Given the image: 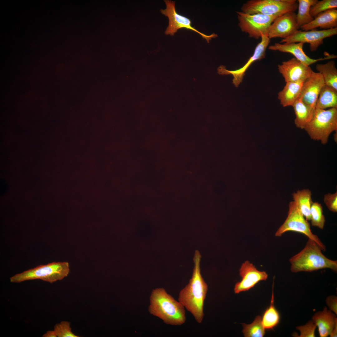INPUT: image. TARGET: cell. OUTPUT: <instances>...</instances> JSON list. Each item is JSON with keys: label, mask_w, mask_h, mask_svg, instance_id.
I'll return each instance as SVG.
<instances>
[{"label": "cell", "mask_w": 337, "mask_h": 337, "mask_svg": "<svg viewBox=\"0 0 337 337\" xmlns=\"http://www.w3.org/2000/svg\"><path fill=\"white\" fill-rule=\"evenodd\" d=\"M337 0H322L317 2L312 6L310 9V14L314 18L320 13L327 10L337 8Z\"/></svg>", "instance_id": "cell-28"}, {"label": "cell", "mask_w": 337, "mask_h": 337, "mask_svg": "<svg viewBox=\"0 0 337 337\" xmlns=\"http://www.w3.org/2000/svg\"><path fill=\"white\" fill-rule=\"evenodd\" d=\"M320 246L313 240L309 238L303 249L291 258V272H312L329 268L337 271V261L330 260L322 252Z\"/></svg>", "instance_id": "cell-3"}, {"label": "cell", "mask_w": 337, "mask_h": 337, "mask_svg": "<svg viewBox=\"0 0 337 337\" xmlns=\"http://www.w3.org/2000/svg\"><path fill=\"white\" fill-rule=\"evenodd\" d=\"M238 25L242 32L255 39L261 38L262 35L268 37L270 27L278 17L260 14H249L236 12Z\"/></svg>", "instance_id": "cell-8"}, {"label": "cell", "mask_w": 337, "mask_h": 337, "mask_svg": "<svg viewBox=\"0 0 337 337\" xmlns=\"http://www.w3.org/2000/svg\"><path fill=\"white\" fill-rule=\"evenodd\" d=\"M292 195L300 212L307 221L310 220V209L313 203L311 191L308 189L298 190Z\"/></svg>", "instance_id": "cell-22"}, {"label": "cell", "mask_w": 337, "mask_h": 337, "mask_svg": "<svg viewBox=\"0 0 337 337\" xmlns=\"http://www.w3.org/2000/svg\"><path fill=\"white\" fill-rule=\"evenodd\" d=\"M316 326L312 320L309 321L305 325L297 327L296 329L300 332L299 337H315Z\"/></svg>", "instance_id": "cell-30"}, {"label": "cell", "mask_w": 337, "mask_h": 337, "mask_svg": "<svg viewBox=\"0 0 337 337\" xmlns=\"http://www.w3.org/2000/svg\"><path fill=\"white\" fill-rule=\"evenodd\" d=\"M337 34V27L327 30H317L316 29L307 31L299 30L292 35L282 39L281 43L301 42L308 43L311 51H315L323 43V40Z\"/></svg>", "instance_id": "cell-10"}, {"label": "cell", "mask_w": 337, "mask_h": 337, "mask_svg": "<svg viewBox=\"0 0 337 337\" xmlns=\"http://www.w3.org/2000/svg\"><path fill=\"white\" fill-rule=\"evenodd\" d=\"M149 311L166 324L180 325L186 320L185 308L163 288L153 290L150 297Z\"/></svg>", "instance_id": "cell-2"}, {"label": "cell", "mask_w": 337, "mask_h": 337, "mask_svg": "<svg viewBox=\"0 0 337 337\" xmlns=\"http://www.w3.org/2000/svg\"><path fill=\"white\" fill-rule=\"evenodd\" d=\"M319 27L327 30L337 27V9L333 8L323 12L317 15L310 22L300 28L307 31Z\"/></svg>", "instance_id": "cell-17"}, {"label": "cell", "mask_w": 337, "mask_h": 337, "mask_svg": "<svg viewBox=\"0 0 337 337\" xmlns=\"http://www.w3.org/2000/svg\"><path fill=\"white\" fill-rule=\"evenodd\" d=\"M239 274L242 280L235 285L234 291L236 294L249 290L259 281L266 280L268 276L266 272L258 271L248 261L242 264L239 269Z\"/></svg>", "instance_id": "cell-12"}, {"label": "cell", "mask_w": 337, "mask_h": 337, "mask_svg": "<svg viewBox=\"0 0 337 337\" xmlns=\"http://www.w3.org/2000/svg\"><path fill=\"white\" fill-rule=\"evenodd\" d=\"M324 85L321 74L313 71L304 81L299 98L315 109L320 91Z\"/></svg>", "instance_id": "cell-15"}, {"label": "cell", "mask_w": 337, "mask_h": 337, "mask_svg": "<svg viewBox=\"0 0 337 337\" xmlns=\"http://www.w3.org/2000/svg\"><path fill=\"white\" fill-rule=\"evenodd\" d=\"M54 330L58 337H79L71 331L70 322L66 321H61L54 326Z\"/></svg>", "instance_id": "cell-29"}, {"label": "cell", "mask_w": 337, "mask_h": 337, "mask_svg": "<svg viewBox=\"0 0 337 337\" xmlns=\"http://www.w3.org/2000/svg\"><path fill=\"white\" fill-rule=\"evenodd\" d=\"M273 286L270 305L264 313L261 318L262 324L265 330L273 329L278 325L280 320L279 313L274 305Z\"/></svg>", "instance_id": "cell-25"}, {"label": "cell", "mask_w": 337, "mask_h": 337, "mask_svg": "<svg viewBox=\"0 0 337 337\" xmlns=\"http://www.w3.org/2000/svg\"><path fill=\"white\" fill-rule=\"evenodd\" d=\"M330 336V337H336L337 336V322L335 323L334 327Z\"/></svg>", "instance_id": "cell-34"}, {"label": "cell", "mask_w": 337, "mask_h": 337, "mask_svg": "<svg viewBox=\"0 0 337 337\" xmlns=\"http://www.w3.org/2000/svg\"><path fill=\"white\" fill-rule=\"evenodd\" d=\"M304 44L301 42L284 43H276L270 46L269 50L288 53L293 55L295 58L304 65L309 66L319 61L337 58V56L333 54L329 55L324 58L317 59H312L307 56L303 50Z\"/></svg>", "instance_id": "cell-16"}, {"label": "cell", "mask_w": 337, "mask_h": 337, "mask_svg": "<svg viewBox=\"0 0 337 337\" xmlns=\"http://www.w3.org/2000/svg\"><path fill=\"white\" fill-rule=\"evenodd\" d=\"M166 5L165 9H161V13L168 17L169 24L164 32L166 35L174 36L178 30L182 28L191 30L198 33L209 43L212 38L217 37V35L213 33L207 35L196 29L191 25V21L188 18L179 14L176 12L175 7V2L168 0L164 1Z\"/></svg>", "instance_id": "cell-9"}, {"label": "cell", "mask_w": 337, "mask_h": 337, "mask_svg": "<svg viewBox=\"0 0 337 337\" xmlns=\"http://www.w3.org/2000/svg\"><path fill=\"white\" fill-rule=\"evenodd\" d=\"M293 231L303 234L315 242L325 251L326 247L318 237L312 233L310 225L300 211L294 201L290 202L287 217L275 233L276 237H280L286 232Z\"/></svg>", "instance_id": "cell-7"}, {"label": "cell", "mask_w": 337, "mask_h": 337, "mask_svg": "<svg viewBox=\"0 0 337 337\" xmlns=\"http://www.w3.org/2000/svg\"><path fill=\"white\" fill-rule=\"evenodd\" d=\"M304 129L312 139L326 144L330 134L337 130V108H315Z\"/></svg>", "instance_id": "cell-4"}, {"label": "cell", "mask_w": 337, "mask_h": 337, "mask_svg": "<svg viewBox=\"0 0 337 337\" xmlns=\"http://www.w3.org/2000/svg\"><path fill=\"white\" fill-rule=\"evenodd\" d=\"M242 332L245 337H262L265 332L261 322L260 316L256 317L252 323L250 324H242Z\"/></svg>", "instance_id": "cell-26"}, {"label": "cell", "mask_w": 337, "mask_h": 337, "mask_svg": "<svg viewBox=\"0 0 337 337\" xmlns=\"http://www.w3.org/2000/svg\"><path fill=\"white\" fill-rule=\"evenodd\" d=\"M337 193H328L324 195V201L329 209L333 212H337Z\"/></svg>", "instance_id": "cell-31"}, {"label": "cell", "mask_w": 337, "mask_h": 337, "mask_svg": "<svg viewBox=\"0 0 337 337\" xmlns=\"http://www.w3.org/2000/svg\"><path fill=\"white\" fill-rule=\"evenodd\" d=\"M316 69L323 78L325 84L337 90V69L334 61H330L324 64H318Z\"/></svg>", "instance_id": "cell-23"}, {"label": "cell", "mask_w": 337, "mask_h": 337, "mask_svg": "<svg viewBox=\"0 0 337 337\" xmlns=\"http://www.w3.org/2000/svg\"><path fill=\"white\" fill-rule=\"evenodd\" d=\"M304 81L286 82L283 89L278 95V98L283 107L292 106L299 98Z\"/></svg>", "instance_id": "cell-19"}, {"label": "cell", "mask_w": 337, "mask_h": 337, "mask_svg": "<svg viewBox=\"0 0 337 337\" xmlns=\"http://www.w3.org/2000/svg\"><path fill=\"white\" fill-rule=\"evenodd\" d=\"M312 321L318 328L320 336L326 337L330 335L337 322V319L335 314L325 307L322 311L314 315Z\"/></svg>", "instance_id": "cell-18"}, {"label": "cell", "mask_w": 337, "mask_h": 337, "mask_svg": "<svg viewBox=\"0 0 337 337\" xmlns=\"http://www.w3.org/2000/svg\"><path fill=\"white\" fill-rule=\"evenodd\" d=\"M201 258L199 252L196 251L192 277L188 284L179 292L178 297V301L198 323H201L203 320L204 304L208 291V285L201 273Z\"/></svg>", "instance_id": "cell-1"}, {"label": "cell", "mask_w": 337, "mask_h": 337, "mask_svg": "<svg viewBox=\"0 0 337 337\" xmlns=\"http://www.w3.org/2000/svg\"><path fill=\"white\" fill-rule=\"evenodd\" d=\"M317 0H298V12L296 14L297 24L300 28L301 27L309 24L314 19L310 14L311 7L315 4Z\"/></svg>", "instance_id": "cell-24"}, {"label": "cell", "mask_w": 337, "mask_h": 337, "mask_svg": "<svg viewBox=\"0 0 337 337\" xmlns=\"http://www.w3.org/2000/svg\"><path fill=\"white\" fill-rule=\"evenodd\" d=\"M298 8L295 0H250L243 4L241 11L249 14H260L279 17Z\"/></svg>", "instance_id": "cell-6"}, {"label": "cell", "mask_w": 337, "mask_h": 337, "mask_svg": "<svg viewBox=\"0 0 337 337\" xmlns=\"http://www.w3.org/2000/svg\"><path fill=\"white\" fill-rule=\"evenodd\" d=\"M261 40L256 46L253 55L249 59L246 64L242 67L235 70H228L223 65L220 66L217 68V73L221 75L231 74L233 76L232 83L236 87H238L242 82L246 71L254 62L264 58L266 56V50L270 42L268 37L262 35Z\"/></svg>", "instance_id": "cell-11"}, {"label": "cell", "mask_w": 337, "mask_h": 337, "mask_svg": "<svg viewBox=\"0 0 337 337\" xmlns=\"http://www.w3.org/2000/svg\"><path fill=\"white\" fill-rule=\"evenodd\" d=\"M292 106L295 115L294 123L296 126L301 129H304L311 118L315 109L305 104L299 98Z\"/></svg>", "instance_id": "cell-20"}, {"label": "cell", "mask_w": 337, "mask_h": 337, "mask_svg": "<svg viewBox=\"0 0 337 337\" xmlns=\"http://www.w3.org/2000/svg\"><path fill=\"white\" fill-rule=\"evenodd\" d=\"M42 337H57V335L56 331L53 330H49L47 331L43 335Z\"/></svg>", "instance_id": "cell-33"}, {"label": "cell", "mask_w": 337, "mask_h": 337, "mask_svg": "<svg viewBox=\"0 0 337 337\" xmlns=\"http://www.w3.org/2000/svg\"><path fill=\"white\" fill-rule=\"evenodd\" d=\"M296 14L295 12L287 13L277 17L271 24L268 37L270 39L280 37L286 38L299 30Z\"/></svg>", "instance_id": "cell-13"}, {"label": "cell", "mask_w": 337, "mask_h": 337, "mask_svg": "<svg viewBox=\"0 0 337 337\" xmlns=\"http://www.w3.org/2000/svg\"><path fill=\"white\" fill-rule=\"evenodd\" d=\"M67 262H54L41 265L11 276L10 281L19 283L24 281L40 279L52 283L66 277L70 272Z\"/></svg>", "instance_id": "cell-5"}, {"label": "cell", "mask_w": 337, "mask_h": 337, "mask_svg": "<svg viewBox=\"0 0 337 337\" xmlns=\"http://www.w3.org/2000/svg\"><path fill=\"white\" fill-rule=\"evenodd\" d=\"M326 303L330 309L335 314H337V298L335 295L328 296L326 300Z\"/></svg>", "instance_id": "cell-32"}, {"label": "cell", "mask_w": 337, "mask_h": 337, "mask_svg": "<svg viewBox=\"0 0 337 337\" xmlns=\"http://www.w3.org/2000/svg\"><path fill=\"white\" fill-rule=\"evenodd\" d=\"M278 69L286 82L304 81L313 71L310 67L304 65L295 57L278 65Z\"/></svg>", "instance_id": "cell-14"}, {"label": "cell", "mask_w": 337, "mask_h": 337, "mask_svg": "<svg viewBox=\"0 0 337 337\" xmlns=\"http://www.w3.org/2000/svg\"><path fill=\"white\" fill-rule=\"evenodd\" d=\"M310 213L312 225L323 229L325 220L321 204L317 202H313L310 209Z\"/></svg>", "instance_id": "cell-27"}, {"label": "cell", "mask_w": 337, "mask_h": 337, "mask_svg": "<svg viewBox=\"0 0 337 337\" xmlns=\"http://www.w3.org/2000/svg\"><path fill=\"white\" fill-rule=\"evenodd\" d=\"M337 108V90L325 84L320 91L315 108Z\"/></svg>", "instance_id": "cell-21"}]
</instances>
